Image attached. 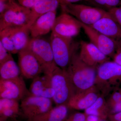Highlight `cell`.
Instances as JSON below:
<instances>
[{
	"label": "cell",
	"instance_id": "obj_36",
	"mask_svg": "<svg viewBox=\"0 0 121 121\" xmlns=\"http://www.w3.org/2000/svg\"></svg>",
	"mask_w": 121,
	"mask_h": 121
},
{
	"label": "cell",
	"instance_id": "obj_6",
	"mask_svg": "<svg viewBox=\"0 0 121 121\" xmlns=\"http://www.w3.org/2000/svg\"><path fill=\"white\" fill-rule=\"evenodd\" d=\"M27 47L38 60L44 74L51 76L58 66L54 60L50 41L40 37H31Z\"/></svg>",
	"mask_w": 121,
	"mask_h": 121
},
{
	"label": "cell",
	"instance_id": "obj_28",
	"mask_svg": "<svg viewBox=\"0 0 121 121\" xmlns=\"http://www.w3.org/2000/svg\"><path fill=\"white\" fill-rule=\"evenodd\" d=\"M108 12L121 26V7L114 8L109 10Z\"/></svg>",
	"mask_w": 121,
	"mask_h": 121
},
{
	"label": "cell",
	"instance_id": "obj_19",
	"mask_svg": "<svg viewBox=\"0 0 121 121\" xmlns=\"http://www.w3.org/2000/svg\"><path fill=\"white\" fill-rule=\"evenodd\" d=\"M60 6L59 0H41L30 9L29 19L27 26L29 27L40 17L45 13L56 11Z\"/></svg>",
	"mask_w": 121,
	"mask_h": 121
},
{
	"label": "cell",
	"instance_id": "obj_7",
	"mask_svg": "<svg viewBox=\"0 0 121 121\" xmlns=\"http://www.w3.org/2000/svg\"><path fill=\"white\" fill-rule=\"evenodd\" d=\"M62 11L72 15L81 23L91 26L109 14L108 11L90 5L70 4L60 5Z\"/></svg>",
	"mask_w": 121,
	"mask_h": 121
},
{
	"label": "cell",
	"instance_id": "obj_22",
	"mask_svg": "<svg viewBox=\"0 0 121 121\" xmlns=\"http://www.w3.org/2000/svg\"><path fill=\"white\" fill-rule=\"evenodd\" d=\"M84 113L86 115H94L99 119H108L109 112L105 97L101 94L90 107L84 110Z\"/></svg>",
	"mask_w": 121,
	"mask_h": 121
},
{
	"label": "cell",
	"instance_id": "obj_10",
	"mask_svg": "<svg viewBox=\"0 0 121 121\" xmlns=\"http://www.w3.org/2000/svg\"><path fill=\"white\" fill-rule=\"evenodd\" d=\"M30 95L22 76L12 79H0V98L19 101Z\"/></svg>",
	"mask_w": 121,
	"mask_h": 121
},
{
	"label": "cell",
	"instance_id": "obj_3",
	"mask_svg": "<svg viewBox=\"0 0 121 121\" xmlns=\"http://www.w3.org/2000/svg\"><path fill=\"white\" fill-rule=\"evenodd\" d=\"M51 79L55 92L52 101L56 105H67L76 91L66 70L57 66L51 75Z\"/></svg>",
	"mask_w": 121,
	"mask_h": 121
},
{
	"label": "cell",
	"instance_id": "obj_11",
	"mask_svg": "<svg viewBox=\"0 0 121 121\" xmlns=\"http://www.w3.org/2000/svg\"><path fill=\"white\" fill-rule=\"evenodd\" d=\"M18 54V66L22 76L27 79H33L40 75L43 69L35 56L26 47Z\"/></svg>",
	"mask_w": 121,
	"mask_h": 121
},
{
	"label": "cell",
	"instance_id": "obj_35",
	"mask_svg": "<svg viewBox=\"0 0 121 121\" xmlns=\"http://www.w3.org/2000/svg\"></svg>",
	"mask_w": 121,
	"mask_h": 121
},
{
	"label": "cell",
	"instance_id": "obj_15",
	"mask_svg": "<svg viewBox=\"0 0 121 121\" xmlns=\"http://www.w3.org/2000/svg\"><path fill=\"white\" fill-rule=\"evenodd\" d=\"M101 95L95 86L86 90L76 92L69 100L67 105L71 109L85 110L90 107Z\"/></svg>",
	"mask_w": 121,
	"mask_h": 121
},
{
	"label": "cell",
	"instance_id": "obj_14",
	"mask_svg": "<svg viewBox=\"0 0 121 121\" xmlns=\"http://www.w3.org/2000/svg\"><path fill=\"white\" fill-rule=\"evenodd\" d=\"M79 46V57L84 63L89 66L97 68L99 65L110 60L109 57L103 54L91 42L81 41Z\"/></svg>",
	"mask_w": 121,
	"mask_h": 121
},
{
	"label": "cell",
	"instance_id": "obj_31",
	"mask_svg": "<svg viewBox=\"0 0 121 121\" xmlns=\"http://www.w3.org/2000/svg\"><path fill=\"white\" fill-rule=\"evenodd\" d=\"M112 58L113 60L121 65V45L117 47L116 52Z\"/></svg>",
	"mask_w": 121,
	"mask_h": 121
},
{
	"label": "cell",
	"instance_id": "obj_21",
	"mask_svg": "<svg viewBox=\"0 0 121 121\" xmlns=\"http://www.w3.org/2000/svg\"><path fill=\"white\" fill-rule=\"evenodd\" d=\"M69 109L66 104L56 105L30 121H64L69 115Z\"/></svg>",
	"mask_w": 121,
	"mask_h": 121
},
{
	"label": "cell",
	"instance_id": "obj_37",
	"mask_svg": "<svg viewBox=\"0 0 121 121\" xmlns=\"http://www.w3.org/2000/svg\"></svg>",
	"mask_w": 121,
	"mask_h": 121
},
{
	"label": "cell",
	"instance_id": "obj_26",
	"mask_svg": "<svg viewBox=\"0 0 121 121\" xmlns=\"http://www.w3.org/2000/svg\"><path fill=\"white\" fill-rule=\"evenodd\" d=\"M13 59L12 54L9 52L0 42V64Z\"/></svg>",
	"mask_w": 121,
	"mask_h": 121
},
{
	"label": "cell",
	"instance_id": "obj_2",
	"mask_svg": "<svg viewBox=\"0 0 121 121\" xmlns=\"http://www.w3.org/2000/svg\"><path fill=\"white\" fill-rule=\"evenodd\" d=\"M121 84V65L109 60L98 67L95 86L102 95H109Z\"/></svg>",
	"mask_w": 121,
	"mask_h": 121
},
{
	"label": "cell",
	"instance_id": "obj_8",
	"mask_svg": "<svg viewBox=\"0 0 121 121\" xmlns=\"http://www.w3.org/2000/svg\"><path fill=\"white\" fill-rule=\"evenodd\" d=\"M30 12V9L23 7L16 0H11L8 8L0 15V31L8 27L27 25Z\"/></svg>",
	"mask_w": 121,
	"mask_h": 121
},
{
	"label": "cell",
	"instance_id": "obj_23",
	"mask_svg": "<svg viewBox=\"0 0 121 121\" xmlns=\"http://www.w3.org/2000/svg\"><path fill=\"white\" fill-rule=\"evenodd\" d=\"M19 66L13 59L0 64V79L9 80L19 78L21 75Z\"/></svg>",
	"mask_w": 121,
	"mask_h": 121
},
{
	"label": "cell",
	"instance_id": "obj_24",
	"mask_svg": "<svg viewBox=\"0 0 121 121\" xmlns=\"http://www.w3.org/2000/svg\"><path fill=\"white\" fill-rule=\"evenodd\" d=\"M93 7L108 11L111 9L121 6V0H84Z\"/></svg>",
	"mask_w": 121,
	"mask_h": 121
},
{
	"label": "cell",
	"instance_id": "obj_9",
	"mask_svg": "<svg viewBox=\"0 0 121 121\" xmlns=\"http://www.w3.org/2000/svg\"><path fill=\"white\" fill-rule=\"evenodd\" d=\"M52 101L50 99L30 95L21 101V114L30 121L51 109L53 107Z\"/></svg>",
	"mask_w": 121,
	"mask_h": 121
},
{
	"label": "cell",
	"instance_id": "obj_18",
	"mask_svg": "<svg viewBox=\"0 0 121 121\" xmlns=\"http://www.w3.org/2000/svg\"><path fill=\"white\" fill-rule=\"evenodd\" d=\"M29 90L31 95L52 99L55 95L51 76L47 75L38 76L33 79Z\"/></svg>",
	"mask_w": 121,
	"mask_h": 121
},
{
	"label": "cell",
	"instance_id": "obj_25",
	"mask_svg": "<svg viewBox=\"0 0 121 121\" xmlns=\"http://www.w3.org/2000/svg\"><path fill=\"white\" fill-rule=\"evenodd\" d=\"M106 101L109 108L121 101V88L118 87L113 91Z\"/></svg>",
	"mask_w": 121,
	"mask_h": 121
},
{
	"label": "cell",
	"instance_id": "obj_34",
	"mask_svg": "<svg viewBox=\"0 0 121 121\" xmlns=\"http://www.w3.org/2000/svg\"><path fill=\"white\" fill-rule=\"evenodd\" d=\"M98 121H108V119H99Z\"/></svg>",
	"mask_w": 121,
	"mask_h": 121
},
{
	"label": "cell",
	"instance_id": "obj_1",
	"mask_svg": "<svg viewBox=\"0 0 121 121\" xmlns=\"http://www.w3.org/2000/svg\"><path fill=\"white\" fill-rule=\"evenodd\" d=\"M97 68L84 63L77 52L74 54L66 70L76 92L86 90L95 86Z\"/></svg>",
	"mask_w": 121,
	"mask_h": 121
},
{
	"label": "cell",
	"instance_id": "obj_30",
	"mask_svg": "<svg viewBox=\"0 0 121 121\" xmlns=\"http://www.w3.org/2000/svg\"><path fill=\"white\" fill-rule=\"evenodd\" d=\"M109 108V115L115 114L121 112V101L114 104Z\"/></svg>",
	"mask_w": 121,
	"mask_h": 121
},
{
	"label": "cell",
	"instance_id": "obj_16",
	"mask_svg": "<svg viewBox=\"0 0 121 121\" xmlns=\"http://www.w3.org/2000/svg\"><path fill=\"white\" fill-rule=\"evenodd\" d=\"M91 26L112 40L117 48L121 45V26L109 13Z\"/></svg>",
	"mask_w": 121,
	"mask_h": 121
},
{
	"label": "cell",
	"instance_id": "obj_12",
	"mask_svg": "<svg viewBox=\"0 0 121 121\" xmlns=\"http://www.w3.org/2000/svg\"><path fill=\"white\" fill-rule=\"evenodd\" d=\"M82 29L80 21L72 15L62 12L56 17L52 33L73 38L79 34Z\"/></svg>",
	"mask_w": 121,
	"mask_h": 121
},
{
	"label": "cell",
	"instance_id": "obj_17",
	"mask_svg": "<svg viewBox=\"0 0 121 121\" xmlns=\"http://www.w3.org/2000/svg\"><path fill=\"white\" fill-rule=\"evenodd\" d=\"M56 11H52L40 17L29 27L31 37H41L52 31L56 17Z\"/></svg>",
	"mask_w": 121,
	"mask_h": 121
},
{
	"label": "cell",
	"instance_id": "obj_32",
	"mask_svg": "<svg viewBox=\"0 0 121 121\" xmlns=\"http://www.w3.org/2000/svg\"><path fill=\"white\" fill-rule=\"evenodd\" d=\"M108 120V121H121V112L115 114L109 115Z\"/></svg>",
	"mask_w": 121,
	"mask_h": 121
},
{
	"label": "cell",
	"instance_id": "obj_27",
	"mask_svg": "<svg viewBox=\"0 0 121 121\" xmlns=\"http://www.w3.org/2000/svg\"><path fill=\"white\" fill-rule=\"evenodd\" d=\"M86 118L85 113L75 112L69 114L64 121H86Z\"/></svg>",
	"mask_w": 121,
	"mask_h": 121
},
{
	"label": "cell",
	"instance_id": "obj_4",
	"mask_svg": "<svg viewBox=\"0 0 121 121\" xmlns=\"http://www.w3.org/2000/svg\"><path fill=\"white\" fill-rule=\"evenodd\" d=\"M50 43L56 65L66 69L73 56L77 52L79 45L72 38L60 36L51 33Z\"/></svg>",
	"mask_w": 121,
	"mask_h": 121
},
{
	"label": "cell",
	"instance_id": "obj_29",
	"mask_svg": "<svg viewBox=\"0 0 121 121\" xmlns=\"http://www.w3.org/2000/svg\"><path fill=\"white\" fill-rule=\"evenodd\" d=\"M23 7L31 9L41 0H16Z\"/></svg>",
	"mask_w": 121,
	"mask_h": 121
},
{
	"label": "cell",
	"instance_id": "obj_13",
	"mask_svg": "<svg viewBox=\"0 0 121 121\" xmlns=\"http://www.w3.org/2000/svg\"><path fill=\"white\" fill-rule=\"evenodd\" d=\"M80 22L82 28L91 43L106 56L113 58L117 48V45L114 41L91 26Z\"/></svg>",
	"mask_w": 121,
	"mask_h": 121
},
{
	"label": "cell",
	"instance_id": "obj_5",
	"mask_svg": "<svg viewBox=\"0 0 121 121\" xmlns=\"http://www.w3.org/2000/svg\"><path fill=\"white\" fill-rule=\"evenodd\" d=\"M30 34L27 25L8 27L0 31V42L11 54H17L27 47Z\"/></svg>",
	"mask_w": 121,
	"mask_h": 121
},
{
	"label": "cell",
	"instance_id": "obj_33",
	"mask_svg": "<svg viewBox=\"0 0 121 121\" xmlns=\"http://www.w3.org/2000/svg\"><path fill=\"white\" fill-rule=\"evenodd\" d=\"M84 0H59L60 5L68 4H74L76 2Z\"/></svg>",
	"mask_w": 121,
	"mask_h": 121
},
{
	"label": "cell",
	"instance_id": "obj_20",
	"mask_svg": "<svg viewBox=\"0 0 121 121\" xmlns=\"http://www.w3.org/2000/svg\"><path fill=\"white\" fill-rule=\"evenodd\" d=\"M21 114L19 101L7 99L0 98V121H9Z\"/></svg>",
	"mask_w": 121,
	"mask_h": 121
}]
</instances>
